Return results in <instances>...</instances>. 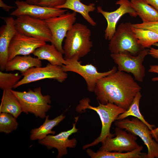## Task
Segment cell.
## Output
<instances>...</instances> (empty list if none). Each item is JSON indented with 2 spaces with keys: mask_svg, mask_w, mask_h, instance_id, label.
Here are the masks:
<instances>
[{
  "mask_svg": "<svg viewBox=\"0 0 158 158\" xmlns=\"http://www.w3.org/2000/svg\"><path fill=\"white\" fill-rule=\"evenodd\" d=\"M135 80L128 73L118 70L100 79L93 92L98 102L114 104L126 110L141 90Z\"/></svg>",
  "mask_w": 158,
  "mask_h": 158,
  "instance_id": "6da1fadb",
  "label": "cell"
},
{
  "mask_svg": "<svg viewBox=\"0 0 158 158\" xmlns=\"http://www.w3.org/2000/svg\"><path fill=\"white\" fill-rule=\"evenodd\" d=\"M149 72L151 73H157L158 74V65H151L150 66ZM152 80L154 82L158 81V77H154L152 79Z\"/></svg>",
  "mask_w": 158,
  "mask_h": 158,
  "instance_id": "1f68e13d",
  "label": "cell"
},
{
  "mask_svg": "<svg viewBox=\"0 0 158 158\" xmlns=\"http://www.w3.org/2000/svg\"><path fill=\"white\" fill-rule=\"evenodd\" d=\"M90 101L88 98L80 100L76 108L78 113L85 111L86 109L92 110L98 115L101 120L102 126L100 134L93 142L83 146V149H85L90 147L96 145L99 142H104L107 138L114 137L115 134L110 133V128L112 123L116 120L118 116L126 110L112 103L103 104L99 103L97 107H93L90 104Z\"/></svg>",
  "mask_w": 158,
  "mask_h": 158,
  "instance_id": "7a4b0ae2",
  "label": "cell"
},
{
  "mask_svg": "<svg viewBox=\"0 0 158 158\" xmlns=\"http://www.w3.org/2000/svg\"><path fill=\"white\" fill-rule=\"evenodd\" d=\"M116 4L119 5L116 10L112 12L104 11L101 6L97 8V12L102 14L106 19L107 26L105 30L104 38L110 40L116 31L117 23L120 18L125 14H129L132 17H136L137 15L132 7L130 1L128 0H119Z\"/></svg>",
  "mask_w": 158,
  "mask_h": 158,
  "instance_id": "9a60e30c",
  "label": "cell"
},
{
  "mask_svg": "<svg viewBox=\"0 0 158 158\" xmlns=\"http://www.w3.org/2000/svg\"><path fill=\"white\" fill-rule=\"evenodd\" d=\"M79 117L75 118V122L73 124L72 128L68 130L61 132L57 135H49L38 142L46 146L49 149L56 148L58 152L57 158H61L68 153V148H74L77 145V141L73 138L69 139V137L77 133L78 129L76 127V123Z\"/></svg>",
  "mask_w": 158,
  "mask_h": 158,
  "instance_id": "4fadbf2b",
  "label": "cell"
},
{
  "mask_svg": "<svg viewBox=\"0 0 158 158\" xmlns=\"http://www.w3.org/2000/svg\"><path fill=\"white\" fill-rule=\"evenodd\" d=\"M91 35L90 30L86 25L75 23L67 32L64 39L63 47L65 59L79 60L87 54L93 46Z\"/></svg>",
  "mask_w": 158,
  "mask_h": 158,
  "instance_id": "3957f363",
  "label": "cell"
},
{
  "mask_svg": "<svg viewBox=\"0 0 158 158\" xmlns=\"http://www.w3.org/2000/svg\"><path fill=\"white\" fill-rule=\"evenodd\" d=\"M76 16L75 12H66L58 16L45 20L52 35L51 44L63 54V42L67 32L75 24Z\"/></svg>",
  "mask_w": 158,
  "mask_h": 158,
  "instance_id": "30bf717a",
  "label": "cell"
},
{
  "mask_svg": "<svg viewBox=\"0 0 158 158\" xmlns=\"http://www.w3.org/2000/svg\"><path fill=\"white\" fill-rule=\"evenodd\" d=\"M46 43L43 40L17 32L13 37L9 46L8 61L18 55H30Z\"/></svg>",
  "mask_w": 158,
  "mask_h": 158,
  "instance_id": "2e32d148",
  "label": "cell"
},
{
  "mask_svg": "<svg viewBox=\"0 0 158 158\" xmlns=\"http://www.w3.org/2000/svg\"><path fill=\"white\" fill-rule=\"evenodd\" d=\"M23 77L15 85L16 88L22 85L44 79H53L60 83L64 81L68 77L67 72L61 66L48 63L44 67H34L22 74Z\"/></svg>",
  "mask_w": 158,
  "mask_h": 158,
  "instance_id": "8fae6325",
  "label": "cell"
},
{
  "mask_svg": "<svg viewBox=\"0 0 158 158\" xmlns=\"http://www.w3.org/2000/svg\"><path fill=\"white\" fill-rule=\"evenodd\" d=\"M132 26L134 28L150 30L158 34V21L132 24Z\"/></svg>",
  "mask_w": 158,
  "mask_h": 158,
  "instance_id": "f1b7e54d",
  "label": "cell"
},
{
  "mask_svg": "<svg viewBox=\"0 0 158 158\" xmlns=\"http://www.w3.org/2000/svg\"><path fill=\"white\" fill-rule=\"evenodd\" d=\"M11 90L19 101L23 112L32 114L42 118H45L46 113L51 107V97L48 95H43L40 87L29 89L28 91Z\"/></svg>",
  "mask_w": 158,
  "mask_h": 158,
  "instance_id": "5b68a950",
  "label": "cell"
},
{
  "mask_svg": "<svg viewBox=\"0 0 158 158\" xmlns=\"http://www.w3.org/2000/svg\"><path fill=\"white\" fill-rule=\"evenodd\" d=\"M141 97L142 95L140 92H137L128 109L119 115L116 120H122L129 116H132L141 121L148 126L150 130H152L155 126L149 124L145 120L139 110V103Z\"/></svg>",
  "mask_w": 158,
  "mask_h": 158,
  "instance_id": "d4e9b609",
  "label": "cell"
},
{
  "mask_svg": "<svg viewBox=\"0 0 158 158\" xmlns=\"http://www.w3.org/2000/svg\"><path fill=\"white\" fill-rule=\"evenodd\" d=\"M65 59L66 64L61 66L63 71L66 72H74L82 76L86 82L88 90L90 92H93L96 84L100 79L117 71L116 67L114 66L108 71L100 72L92 64L82 65L76 59Z\"/></svg>",
  "mask_w": 158,
  "mask_h": 158,
  "instance_id": "ba28073f",
  "label": "cell"
},
{
  "mask_svg": "<svg viewBox=\"0 0 158 158\" xmlns=\"http://www.w3.org/2000/svg\"><path fill=\"white\" fill-rule=\"evenodd\" d=\"M158 11V0H143Z\"/></svg>",
  "mask_w": 158,
  "mask_h": 158,
  "instance_id": "836d02e7",
  "label": "cell"
},
{
  "mask_svg": "<svg viewBox=\"0 0 158 158\" xmlns=\"http://www.w3.org/2000/svg\"><path fill=\"white\" fill-rule=\"evenodd\" d=\"M32 54L40 60H47L53 65L62 66L66 63L63 54L52 44H45L37 49Z\"/></svg>",
  "mask_w": 158,
  "mask_h": 158,
  "instance_id": "ac0fdd59",
  "label": "cell"
},
{
  "mask_svg": "<svg viewBox=\"0 0 158 158\" xmlns=\"http://www.w3.org/2000/svg\"><path fill=\"white\" fill-rule=\"evenodd\" d=\"M15 25L18 32L45 42H51L52 36L45 20L24 15L17 17Z\"/></svg>",
  "mask_w": 158,
  "mask_h": 158,
  "instance_id": "9c48e42d",
  "label": "cell"
},
{
  "mask_svg": "<svg viewBox=\"0 0 158 158\" xmlns=\"http://www.w3.org/2000/svg\"><path fill=\"white\" fill-rule=\"evenodd\" d=\"M66 117L63 114L57 116L54 119H50L49 116L45 117L43 124L39 127L32 129L30 131V139L31 140L43 139L49 134L54 135L55 131L52 130L53 128L58 125Z\"/></svg>",
  "mask_w": 158,
  "mask_h": 158,
  "instance_id": "44dd1931",
  "label": "cell"
},
{
  "mask_svg": "<svg viewBox=\"0 0 158 158\" xmlns=\"http://www.w3.org/2000/svg\"><path fill=\"white\" fill-rule=\"evenodd\" d=\"M40 0H25L27 3L31 4H37Z\"/></svg>",
  "mask_w": 158,
  "mask_h": 158,
  "instance_id": "d590c367",
  "label": "cell"
},
{
  "mask_svg": "<svg viewBox=\"0 0 158 158\" xmlns=\"http://www.w3.org/2000/svg\"><path fill=\"white\" fill-rule=\"evenodd\" d=\"M143 149V146H140L133 150L124 152L100 150L95 152L88 148L86 152L91 158H146L147 153L141 152Z\"/></svg>",
  "mask_w": 158,
  "mask_h": 158,
  "instance_id": "ffe728a7",
  "label": "cell"
},
{
  "mask_svg": "<svg viewBox=\"0 0 158 158\" xmlns=\"http://www.w3.org/2000/svg\"><path fill=\"white\" fill-rule=\"evenodd\" d=\"M16 8L10 15L16 17L26 15L45 20L60 16L66 12L67 9H59L28 4L25 1L16 0Z\"/></svg>",
  "mask_w": 158,
  "mask_h": 158,
  "instance_id": "5bb4252c",
  "label": "cell"
},
{
  "mask_svg": "<svg viewBox=\"0 0 158 158\" xmlns=\"http://www.w3.org/2000/svg\"><path fill=\"white\" fill-rule=\"evenodd\" d=\"M81 0H66L63 4L55 8L59 9H68L78 13L80 14L90 25L95 26L96 23L89 14L90 12H93L95 10V4L92 3L86 5L82 3Z\"/></svg>",
  "mask_w": 158,
  "mask_h": 158,
  "instance_id": "7402d4cb",
  "label": "cell"
},
{
  "mask_svg": "<svg viewBox=\"0 0 158 158\" xmlns=\"http://www.w3.org/2000/svg\"><path fill=\"white\" fill-rule=\"evenodd\" d=\"M154 45L157 46V49L153 47H150L148 52V54L150 55L153 57L158 59V42L155 43Z\"/></svg>",
  "mask_w": 158,
  "mask_h": 158,
  "instance_id": "4dcf8cb0",
  "label": "cell"
},
{
  "mask_svg": "<svg viewBox=\"0 0 158 158\" xmlns=\"http://www.w3.org/2000/svg\"><path fill=\"white\" fill-rule=\"evenodd\" d=\"M41 60L29 55L16 56L7 63L5 67L6 71H18L22 74L34 67H42Z\"/></svg>",
  "mask_w": 158,
  "mask_h": 158,
  "instance_id": "d6986e66",
  "label": "cell"
},
{
  "mask_svg": "<svg viewBox=\"0 0 158 158\" xmlns=\"http://www.w3.org/2000/svg\"><path fill=\"white\" fill-rule=\"evenodd\" d=\"M21 77L18 73H7L0 71V88L3 90H12L20 80Z\"/></svg>",
  "mask_w": 158,
  "mask_h": 158,
  "instance_id": "83f0119b",
  "label": "cell"
},
{
  "mask_svg": "<svg viewBox=\"0 0 158 158\" xmlns=\"http://www.w3.org/2000/svg\"><path fill=\"white\" fill-rule=\"evenodd\" d=\"M109 41L108 49L111 53L128 52L136 56L145 49L139 43L130 22L121 23Z\"/></svg>",
  "mask_w": 158,
  "mask_h": 158,
  "instance_id": "277c9868",
  "label": "cell"
},
{
  "mask_svg": "<svg viewBox=\"0 0 158 158\" xmlns=\"http://www.w3.org/2000/svg\"><path fill=\"white\" fill-rule=\"evenodd\" d=\"M3 90L0 105V113H9L17 118L23 112L21 104L11 90Z\"/></svg>",
  "mask_w": 158,
  "mask_h": 158,
  "instance_id": "603a6c76",
  "label": "cell"
},
{
  "mask_svg": "<svg viewBox=\"0 0 158 158\" xmlns=\"http://www.w3.org/2000/svg\"><path fill=\"white\" fill-rule=\"evenodd\" d=\"M150 133L153 138L158 142V127L150 130Z\"/></svg>",
  "mask_w": 158,
  "mask_h": 158,
  "instance_id": "e575fe53",
  "label": "cell"
},
{
  "mask_svg": "<svg viewBox=\"0 0 158 158\" xmlns=\"http://www.w3.org/2000/svg\"><path fill=\"white\" fill-rule=\"evenodd\" d=\"M133 30L139 43L144 48H150L158 42V34L148 30L133 28Z\"/></svg>",
  "mask_w": 158,
  "mask_h": 158,
  "instance_id": "484cf974",
  "label": "cell"
},
{
  "mask_svg": "<svg viewBox=\"0 0 158 158\" xmlns=\"http://www.w3.org/2000/svg\"><path fill=\"white\" fill-rule=\"evenodd\" d=\"M0 7L5 11L8 12H9L11 9L14 8L13 6L7 5L3 1V0H0Z\"/></svg>",
  "mask_w": 158,
  "mask_h": 158,
  "instance_id": "d6a6232c",
  "label": "cell"
},
{
  "mask_svg": "<svg viewBox=\"0 0 158 158\" xmlns=\"http://www.w3.org/2000/svg\"><path fill=\"white\" fill-rule=\"evenodd\" d=\"M115 137L106 138L102 143L99 150L108 152H119L132 151L140 146L136 142L138 138L126 130L116 127Z\"/></svg>",
  "mask_w": 158,
  "mask_h": 158,
  "instance_id": "7c38bea8",
  "label": "cell"
},
{
  "mask_svg": "<svg viewBox=\"0 0 158 158\" xmlns=\"http://www.w3.org/2000/svg\"><path fill=\"white\" fill-rule=\"evenodd\" d=\"M66 0H40L37 5L42 6L56 7L62 5Z\"/></svg>",
  "mask_w": 158,
  "mask_h": 158,
  "instance_id": "f546056e",
  "label": "cell"
},
{
  "mask_svg": "<svg viewBox=\"0 0 158 158\" xmlns=\"http://www.w3.org/2000/svg\"><path fill=\"white\" fill-rule=\"evenodd\" d=\"M16 118L10 114L0 113V132L9 134L16 130L18 126Z\"/></svg>",
  "mask_w": 158,
  "mask_h": 158,
  "instance_id": "4316f807",
  "label": "cell"
},
{
  "mask_svg": "<svg viewBox=\"0 0 158 158\" xmlns=\"http://www.w3.org/2000/svg\"><path fill=\"white\" fill-rule=\"evenodd\" d=\"M132 7L142 22L158 21V11L143 0H131Z\"/></svg>",
  "mask_w": 158,
  "mask_h": 158,
  "instance_id": "cb8c5ba5",
  "label": "cell"
},
{
  "mask_svg": "<svg viewBox=\"0 0 158 158\" xmlns=\"http://www.w3.org/2000/svg\"><path fill=\"white\" fill-rule=\"evenodd\" d=\"M5 24L0 28V69L5 70L8 61V48L10 42L17 32L15 25V19L11 17H2Z\"/></svg>",
  "mask_w": 158,
  "mask_h": 158,
  "instance_id": "e0dca14e",
  "label": "cell"
},
{
  "mask_svg": "<svg viewBox=\"0 0 158 158\" xmlns=\"http://www.w3.org/2000/svg\"><path fill=\"white\" fill-rule=\"evenodd\" d=\"M114 125L141 139L147 149L146 158H158V142L152 139L150 130L143 122L136 117L131 120L126 118L116 120Z\"/></svg>",
  "mask_w": 158,
  "mask_h": 158,
  "instance_id": "8992f818",
  "label": "cell"
},
{
  "mask_svg": "<svg viewBox=\"0 0 158 158\" xmlns=\"http://www.w3.org/2000/svg\"><path fill=\"white\" fill-rule=\"evenodd\" d=\"M149 50V49L145 48L136 56L125 52L111 53L110 56L117 65L118 71L131 73L135 80L142 82L145 76V68L143 62L145 56L148 54Z\"/></svg>",
  "mask_w": 158,
  "mask_h": 158,
  "instance_id": "52a82bcc",
  "label": "cell"
}]
</instances>
